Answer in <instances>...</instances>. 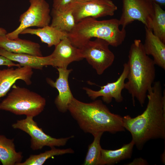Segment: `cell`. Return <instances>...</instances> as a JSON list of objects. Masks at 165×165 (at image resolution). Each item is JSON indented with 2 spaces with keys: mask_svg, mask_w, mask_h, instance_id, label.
I'll list each match as a JSON object with an SVG mask.
<instances>
[{
  "mask_svg": "<svg viewBox=\"0 0 165 165\" xmlns=\"http://www.w3.org/2000/svg\"><path fill=\"white\" fill-rule=\"evenodd\" d=\"M147 93L148 103L141 114L134 118L123 117L124 127L139 150L150 140L165 138V93L161 82H154Z\"/></svg>",
  "mask_w": 165,
  "mask_h": 165,
  "instance_id": "cell-1",
  "label": "cell"
},
{
  "mask_svg": "<svg viewBox=\"0 0 165 165\" xmlns=\"http://www.w3.org/2000/svg\"><path fill=\"white\" fill-rule=\"evenodd\" d=\"M68 111L85 133L93 135L98 132L115 134L125 130L123 117L111 112L101 100L85 103L74 97Z\"/></svg>",
  "mask_w": 165,
  "mask_h": 165,
  "instance_id": "cell-2",
  "label": "cell"
},
{
  "mask_svg": "<svg viewBox=\"0 0 165 165\" xmlns=\"http://www.w3.org/2000/svg\"><path fill=\"white\" fill-rule=\"evenodd\" d=\"M128 57L129 70L124 89L131 95L134 106L136 98L143 107L148 90L155 79V64L153 59L146 54L143 43L139 39L134 41Z\"/></svg>",
  "mask_w": 165,
  "mask_h": 165,
  "instance_id": "cell-3",
  "label": "cell"
},
{
  "mask_svg": "<svg viewBox=\"0 0 165 165\" xmlns=\"http://www.w3.org/2000/svg\"><path fill=\"white\" fill-rule=\"evenodd\" d=\"M119 26L117 19L98 20L86 17L76 23L68 34V38L73 46L79 49L93 38L103 39L110 45L117 47L123 43L126 36L125 29H120Z\"/></svg>",
  "mask_w": 165,
  "mask_h": 165,
  "instance_id": "cell-4",
  "label": "cell"
},
{
  "mask_svg": "<svg viewBox=\"0 0 165 165\" xmlns=\"http://www.w3.org/2000/svg\"><path fill=\"white\" fill-rule=\"evenodd\" d=\"M46 103V99L38 94L13 85L6 97L0 102V110L34 117L43 111Z\"/></svg>",
  "mask_w": 165,
  "mask_h": 165,
  "instance_id": "cell-5",
  "label": "cell"
},
{
  "mask_svg": "<svg viewBox=\"0 0 165 165\" xmlns=\"http://www.w3.org/2000/svg\"><path fill=\"white\" fill-rule=\"evenodd\" d=\"M29 7L20 17L19 26L6 35L9 38H19L23 31L30 27L41 28L49 25L51 17L49 4L45 0H29Z\"/></svg>",
  "mask_w": 165,
  "mask_h": 165,
  "instance_id": "cell-6",
  "label": "cell"
},
{
  "mask_svg": "<svg viewBox=\"0 0 165 165\" xmlns=\"http://www.w3.org/2000/svg\"><path fill=\"white\" fill-rule=\"evenodd\" d=\"M109 45L106 40L97 38L87 41L80 48L83 59L99 75H102L114 61L115 56Z\"/></svg>",
  "mask_w": 165,
  "mask_h": 165,
  "instance_id": "cell-7",
  "label": "cell"
},
{
  "mask_svg": "<svg viewBox=\"0 0 165 165\" xmlns=\"http://www.w3.org/2000/svg\"><path fill=\"white\" fill-rule=\"evenodd\" d=\"M32 116H26L25 119L18 120L12 125L14 129L20 130L31 137V148L33 150L41 149L44 146L50 148L65 145L73 136L60 138L52 137L45 134L38 126Z\"/></svg>",
  "mask_w": 165,
  "mask_h": 165,
  "instance_id": "cell-8",
  "label": "cell"
},
{
  "mask_svg": "<svg viewBox=\"0 0 165 165\" xmlns=\"http://www.w3.org/2000/svg\"><path fill=\"white\" fill-rule=\"evenodd\" d=\"M154 14L153 3L149 0H123L122 13L119 20L122 28L135 20L152 30Z\"/></svg>",
  "mask_w": 165,
  "mask_h": 165,
  "instance_id": "cell-9",
  "label": "cell"
},
{
  "mask_svg": "<svg viewBox=\"0 0 165 165\" xmlns=\"http://www.w3.org/2000/svg\"><path fill=\"white\" fill-rule=\"evenodd\" d=\"M67 9L71 10L77 23L86 17L97 19L112 16L117 7L111 0H91L85 2L75 1Z\"/></svg>",
  "mask_w": 165,
  "mask_h": 165,
  "instance_id": "cell-10",
  "label": "cell"
},
{
  "mask_svg": "<svg viewBox=\"0 0 165 165\" xmlns=\"http://www.w3.org/2000/svg\"><path fill=\"white\" fill-rule=\"evenodd\" d=\"M123 67L121 74L116 81L108 83L100 86L101 89L97 91L86 87H84L83 89L86 91L88 96L92 100L101 97L103 101L106 103H110L113 98L118 103L122 102L123 100L122 92L124 89L125 81L127 79L129 70L127 63H124Z\"/></svg>",
  "mask_w": 165,
  "mask_h": 165,
  "instance_id": "cell-11",
  "label": "cell"
},
{
  "mask_svg": "<svg viewBox=\"0 0 165 165\" xmlns=\"http://www.w3.org/2000/svg\"><path fill=\"white\" fill-rule=\"evenodd\" d=\"M57 69L59 76L56 81L49 78H47L46 81L52 87L57 90L58 94L55 100L54 103L58 111L64 113L68 111V106L74 97L68 80L69 75L72 70L63 68H57Z\"/></svg>",
  "mask_w": 165,
  "mask_h": 165,
  "instance_id": "cell-12",
  "label": "cell"
},
{
  "mask_svg": "<svg viewBox=\"0 0 165 165\" xmlns=\"http://www.w3.org/2000/svg\"><path fill=\"white\" fill-rule=\"evenodd\" d=\"M50 55L52 66L57 68H67L72 62L83 59L80 49L73 46L68 38L62 40L56 46Z\"/></svg>",
  "mask_w": 165,
  "mask_h": 165,
  "instance_id": "cell-13",
  "label": "cell"
},
{
  "mask_svg": "<svg viewBox=\"0 0 165 165\" xmlns=\"http://www.w3.org/2000/svg\"><path fill=\"white\" fill-rule=\"evenodd\" d=\"M32 69L28 66L0 69V98L7 94L12 86L19 79L23 81L27 85H31L33 73Z\"/></svg>",
  "mask_w": 165,
  "mask_h": 165,
  "instance_id": "cell-14",
  "label": "cell"
},
{
  "mask_svg": "<svg viewBox=\"0 0 165 165\" xmlns=\"http://www.w3.org/2000/svg\"><path fill=\"white\" fill-rule=\"evenodd\" d=\"M0 48L14 53L42 56L41 46L38 43L19 38L10 39L6 35L0 36Z\"/></svg>",
  "mask_w": 165,
  "mask_h": 165,
  "instance_id": "cell-15",
  "label": "cell"
},
{
  "mask_svg": "<svg viewBox=\"0 0 165 165\" xmlns=\"http://www.w3.org/2000/svg\"><path fill=\"white\" fill-rule=\"evenodd\" d=\"M145 39L143 44L144 51L151 55L155 65L165 70V43L155 35L152 30L145 27Z\"/></svg>",
  "mask_w": 165,
  "mask_h": 165,
  "instance_id": "cell-16",
  "label": "cell"
},
{
  "mask_svg": "<svg viewBox=\"0 0 165 165\" xmlns=\"http://www.w3.org/2000/svg\"><path fill=\"white\" fill-rule=\"evenodd\" d=\"M0 55L18 63L21 66H28L32 69L42 70L45 66L52 65L50 55L45 57L38 56L9 52L0 48Z\"/></svg>",
  "mask_w": 165,
  "mask_h": 165,
  "instance_id": "cell-17",
  "label": "cell"
},
{
  "mask_svg": "<svg viewBox=\"0 0 165 165\" xmlns=\"http://www.w3.org/2000/svg\"><path fill=\"white\" fill-rule=\"evenodd\" d=\"M35 35L41 39L42 42L46 44L48 47L55 46L62 40L68 38V33L61 31L50 25L37 29L28 28L20 34Z\"/></svg>",
  "mask_w": 165,
  "mask_h": 165,
  "instance_id": "cell-18",
  "label": "cell"
},
{
  "mask_svg": "<svg viewBox=\"0 0 165 165\" xmlns=\"http://www.w3.org/2000/svg\"><path fill=\"white\" fill-rule=\"evenodd\" d=\"M14 141L0 135V161L3 165H17L22 161V152L16 151Z\"/></svg>",
  "mask_w": 165,
  "mask_h": 165,
  "instance_id": "cell-19",
  "label": "cell"
},
{
  "mask_svg": "<svg viewBox=\"0 0 165 165\" xmlns=\"http://www.w3.org/2000/svg\"><path fill=\"white\" fill-rule=\"evenodd\" d=\"M134 145L132 140L130 143L124 145L117 149L110 150L102 148L100 165H112L130 158Z\"/></svg>",
  "mask_w": 165,
  "mask_h": 165,
  "instance_id": "cell-20",
  "label": "cell"
},
{
  "mask_svg": "<svg viewBox=\"0 0 165 165\" xmlns=\"http://www.w3.org/2000/svg\"><path fill=\"white\" fill-rule=\"evenodd\" d=\"M50 15L52 20L50 26L62 32L68 34L73 29L76 24L70 9L61 11L52 8Z\"/></svg>",
  "mask_w": 165,
  "mask_h": 165,
  "instance_id": "cell-21",
  "label": "cell"
},
{
  "mask_svg": "<svg viewBox=\"0 0 165 165\" xmlns=\"http://www.w3.org/2000/svg\"><path fill=\"white\" fill-rule=\"evenodd\" d=\"M51 148L50 150L38 154L31 155L24 162H21L17 165H42L46 160L54 156L72 154L74 152L73 150L70 148L61 149L54 147Z\"/></svg>",
  "mask_w": 165,
  "mask_h": 165,
  "instance_id": "cell-22",
  "label": "cell"
},
{
  "mask_svg": "<svg viewBox=\"0 0 165 165\" xmlns=\"http://www.w3.org/2000/svg\"><path fill=\"white\" fill-rule=\"evenodd\" d=\"M154 14L152 30L154 34L165 43V11L159 5L153 3Z\"/></svg>",
  "mask_w": 165,
  "mask_h": 165,
  "instance_id": "cell-23",
  "label": "cell"
},
{
  "mask_svg": "<svg viewBox=\"0 0 165 165\" xmlns=\"http://www.w3.org/2000/svg\"><path fill=\"white\" fill-rule=\"evenodd\" d=\"M103 132L93 134V142L89 145L83 165H100L102 148L100 145L101 138Z\"/></svg>",
  "mask_w": 165,
  "mask_h": 165,
  "instance_id": "cell-24",
  "label": "cell"
},
{
  "mask_svg": "<svg viewBox=\"0 0 165 165\" xmlns=\"http://www.w3.org/2000/svg\"><path fill=\"white\" fill-rule=\"evenodd\" d=\"M75 1V0H53V8L59 11H64Z\"/></svg>",
  "mask_w": 165,
  "mask_h": 165,
  "instance_id": "cell-25",
  "label": "cell"
},
{
  "mask_svg": "<svg viewBox=\"0 0 165 165\" xmlns=\"http://www.w3.org/2000/svg\"><path fill=\"white\" fill-rule=\"evenodd\" d=\"M2 65L6 66L9 68H11L12 67H21L19 64L14 63L13 61L6 57L0 55V66Z\"/></svg>",
  "mask_w": 165,
  "mask_h": 165,
  "instance_id": "cell-26",
  "label": "cell"
},
{
  "mask_svg": "<svg viewBox=\"0 0 165 165\" xmlns=\"http://www.w3.org/2000/svg\"><path fill=\"white\" fill-rule=\"evenodd\" d=\"M148 164V163L147 161L141 157L135 158L132 162L126 164L127 165H146Z\"/></svg>",
  "mask_w": 165,
  "mask_h": 165,
  "instance_id": "cell-27",
  "label": "cell"
},
{
  "mask_svg": "<svg viewBox=\"0 0 165 165\" xmlns=\"http://www.w3.org/2000/svg\"><path fill=\"white\" fill-rule=\"evenodd\" d=\"M152 3H156L160 6H164L165 5V0H149Z\"/></svg>",
  "mask_w": 165,
  "mask_h": 165,
  "instance_id": "cell-28",
  "label": "cell"
},
{
  "mask_svg": "<svg viewBox=\"0 0 165 165\" xmlns=\"http://www.w3.org/2000/svg\"><path fill=\"white\" fill-rule=\"evenodd\" d=\"M7 31L4 28L0 27V36L6 35L7 33Z\"/></svg>",
  "mask_w": 165,
  "mask_h": 165,
  "instance_id": "cell-29",
  "label": "cell"
},
{
  "mask_svg": "<svg viewBox=\"0 0 165 165\" xmlns=\"http://www.w3.org/2000/svg\"><path fill=\"white\" fill-rule=\"evenodd\" d=\"M90 0H75V1L81 2H85L89 1Z\"/></svg>",
  "mask_w": 165,
  "mask_h": 165,
  "instance_id": "cell-30",
  "label": "cell"
}]
</instances>
